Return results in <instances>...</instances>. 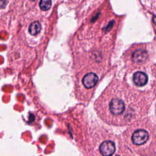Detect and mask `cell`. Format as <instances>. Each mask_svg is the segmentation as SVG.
I'll return each instance as SVG.
<instances>
[{
  "mask_svg": "<svg viewBox=\"0 0 156 156\" xmlns=\"http://www.w3.org/2000/svg\"><path fill=\"white\" fill-rule=\"evenodd\" d=\"M98 80V76L93 73H89L84 76L82 79V83L85 87L87 88H93Z\"/></svg>",
  "mask_w": 156,
  "mask_h": 156,
  "instance_id": "obj_4",
  "label": "cell"
},
{
  "mask_svg": "<svg viewBox=\"0 0 156 156\" xmlns=\"http://www.w3.org/2000/svg\"><path fill=\"white\" fill-rule=\"evenodd\" d=\"M147 80L148 79L147 75L141 71L135 73L133 76V82L138 87H142L146 85L147 82Z\"/></svg>",
  "mask_w": 156,
  "mask_h": 156,
  "instance_id": "obj_6",
  "label": "cell"
},
{
  "mask_svg": "<svg viewBox=\"0 0 156 156\" xmlns=\"http://www.w3.org/2000/svg\"><path fill=\"white\" fill-rule=\"evenodd\" d=\"M30 1H35V0H30Z\"/></svg>",
  "mask_w": 156,
  "mask_h": 156,
  "instance_id": "obj_9",
  "label": "cell"
},
{
  "mask_svg": "<svg viewBox=\"0 0 156 156\" xmlns=\"http://www.w3.org/2000/svg\"><path fill=\"white\" fill-rule=\"evenodd\" d=\"M149 138L148 133L143 129L137 130L134 132L132 136V141L136 145L144 144Z\"/></svg>",
  "mask_w": 156,
  "mask_h": 156,
  "instance_id": "obj_2",
  "label": "cell"
},
{
  "mask_svg": "<svg viewBox=\"0 0 156 156\" xmlns=\"http://www.w3.org/2000/svg\"><path fill=\"white\" fill-rule=\"evenodd\" d=\"M116 147L114 142L110 140L104 141L99 147V151L102 155L107 156L112 155L115 151Z\"/></svg>",
  "mask_w": 156,
  "mask_h": 156,
  "instance_id": "obj_3",
  "label": "cell"
},
{
  "mask_svg": "<svg viewBox=\"0 0 156 156\" xmlns=\"http://www.w3.org/2000/svg\"><path fill=\"white\" fill-rule=\"evenodd\" d=\"M108 96L110 98L103 100L105 102L104 106L106 107L104 108L105 111L107 112V116L113 118L114 119L115 117H118L124 113L126 108L125 103L121 98L115 96V94Z\"/></svg>",
  "mask_w": 156,
  "mask_h": 156,
  "instance_id": "obj_1",
  "label": "cell"
},
{
  "mask_svg": "<svg viewBox=\"0 0 156 156\" xmlns=\"http://www.w3.org/2000/svg\"><path fill=\"white\" fill-rule=\"evenodd\" d=\"M148 57L147 52L143 49H138L135 51L132 55V61L136 63H141L144 62Z\"/></svg>",
  "mask_w": 156,
  "mask_h": 156,
  "instance_id": "obj_5",
  "label": "cell"
},
{
  "mask_svg": "<svg viewBox=\"0 0 156 156\" xmlns=\"http://www.w3.org/2000/svg\"><path fill=\"white\" fill-rule=\"evenodd\" d=\"M41 29V26L40 23L38 21H35L30 25L29 28V31L31 35H35L38 34L40 32Z\"/></svg>",
  "mask_w": 156,
  "mask_h": 156,
  "instance_id": "obj_7",
  "label": "cell"
},
{
  "mask_svg": "<svg viewBox=\"0 0 156 156\" xmlns=\"http://www.w3.org/2000/svg\"><path fill=\"white\" fill-rule=\"evenodd\" d=\"M51 0H41L39 4L40 7L43 10H48L51 6Z\"/></svg>",
  "mask_w": 156,
  "mask_h": 156,
  "instance_id": "obj_8",
  "label": "cell"
}]
</instances>
